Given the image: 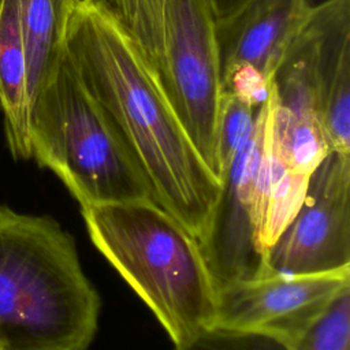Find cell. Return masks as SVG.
I'll return each instance as SVG.
<instances>
[{"instance_id": "6da1fadb", "label": "cell", "mask_w": 350, "mask_h": 350, "mask_svg": "<svg viewBox=\"0 0 350 350\" xmlns=\"http://www.w3.org/2000/svg\"><path fill=\"white\" fill-rule=\"evenodd\" d=\"M64 48L142 168L154 201L200 241L219 180L189 141L142 46L103 7L79 0Z\"/></svg>"}, {"instance_id": "7a4b0ae2", "label": "cell", "mask_w": 350, "mask_h": 350, "mask_svg": "<svg viewBox=\"0 0 350 350\" xmlns=\"http://www.w3.org/2000/svg\"><path fill=\"white\" fill-rule=\"evenodd\" d=\"M100 297L51 216L0 205V350H88Z\"/></svg>"}, {"instance_id": "3957f363", "label": "cell", "mask_w": 350, "mask_h": 350, "mask_svg": "<svg viewBox=\"0 0 350 350\" xmlns=\"http://www.w3.org/2000/svg\"><path fill=\"white\" fill-rule=\"evenodd\" d=\"M98 252L174 345L215 324L216 286L198 239L153 200L81 208Z\"/></svg>"}, {"instance_id": "277c9868", "label": "cell", "mask_w": 350, "mask_h": 350, "mask_svg": "<svg viewBox=\"0 0 350 350\" xmlns=\"http://www.w3.org/2000/svg\"><path fill=\"white\" fill-rule=\"evenodd\" d=\"M31 157L49 168L81 208L153 200L119 130L89 93L66 48L30 107Z\"/></svg>"}, {"instance_id": "5b68a950", "label": "cell", "mask_w": 350, "mask_h": 350, "mask_svg": "<svg viewBox=\"0 0 350 350\" xmlns=\"http://www.w3.org/2000/svg\"><path fill=\"white\" fill-rule=\"evenodd\" d=\"M159 75L189 141L217 178L216 130L223 88L215 16L206 0H165Z\"/></svg>"}, {"instance_id": "8992f818", "label": "cell", "mask_w": 350, "mask_h": 350, "mask_svg": "<svg viewBox=\"0 0 350 350\" xmlns=\"http://www.w3.org/2000/svg\"><path fill=\"white\" fill-rule=\"evenodd\" d=\"M350 267V154L329 152L310 174L294 219L265 254V275Z\"/></svg>"}, {"instance_id": "52a82bcc", "label": "cell", "mask_w": 350, "mask_h": 350, "mask_svg": "<svg viewBox=\"0 0 350 350\" xmlns=\"http://www.w3.org/2000/svg\"><path fill=\"white\" fill-rule=\"evenodd\" d=\"M269 100L257 109L250 139L219 176V191L200 246L216 290L265 275L258 239L257 178L265 148Z\"/></svg>"}, {"instance_id": "ba28073f", "label": "cell", "mask_w": 350, "mask_h": 350, "mask_svg": "<svg viewBox=\"0 0 350 350\" xmlns=\"http://www.w3.org/2000/svg\"><path fill=\"white\" fill-rule=\"evenodd\" d=\"M349 286L350 267L232 282L216 290L215 324L294 342Z\"/></svg>"}, {"instance_id": "9c48e42d", "label": "cell", "mask_w": 350, "mask_h": 350, "mask_svg": "<svg viewBox=\"0 0 350 350\" xmlns=\"http://www.w3.org/2000/svg\"><path fill=\"white\" fill-rule=\"evenodd\" d=\"M312 7L309 0H252L235 14L215 19L221 88L227 77L245 64L272 81Z\"/></svg>"}, {"instance_id": "30bf717a", "label": "cell", "mask_w": 350, "mask_h": 350, "mask_svg": "<svg viewBox=\"0 0 350 350\" xmlns=\"http://www.w3.org/2000/svg\"><path fill=\"white\" fill-rule=\"evenodd\" d=\"M0 107L12 157L31 159L30 96L18 0H0Z\"/></svg>"}, {"instance_id": "8fae6325", "label": "cell", "mask_w": 350, "mask_h": 350, "mask_svg": "<svg viewBox=\"0 0 350 350\" xmlns=\"http://www.w3.org/2000/svg\"><path fill=\"white\" fill-rule=\"evenodd\" d=\"M79 0H18L30 107L64 49L71 14Z\"/></svg>"}, {"instance_id": "7c38bea8", "label": "cell", "mask_w": 350, "mask_h": 350, "mask_svg": "<svg viewBox=\"0 0 350 350\" xmlns=\"http://www.w3.org/2000/svg\"><path fill=\"white\" fill-rule=\"evenodd\" d=\"M309 176L290 171L271 150L265 133L257 178L258 239L265 254L301 208Z\"/></svg>"}, {"instance_id": "4fadbf2b", "label": "cell", "mask_w": 350, "mask_h": 350, "mask_svg": "<svg viewBox=\"0 0 350 350\" xmlns=\"http://www.w3.org/2000/svg\"><path fill=\"white\" fill-rule=\"evenodd\" d=\"M267 141L273 154L290 170L310 175L329 153L321 124L314 116L293 113L269 100Z\"/></svg>"}, {"instance_id": "5bb4252c", "label": "cell", "mask_w": 350, "mask_h": 350, "mask_svg": "<svg viewBox=\"0 0 350 350\" xmlns=\"http://www.w3.org/2000/svg\"><path fill=\"white\" fill-rule=\"evenodd\" d=\"M109 12L142 46L157 71L164 51L165 0H92Z\"/></svg>"}, {"instance_id": "9a60e30c", "label": "cell", "mask_w": 350, "mask_h": 350, "mask_svg": "<svg viewBox=\"0 0 350 350\" xmlns=\"http://www.w3.org/2000/svg\"><path fill=\"white\" fill-rule=\"evenodd\" d=\"M257 109L252 108L234 94L223 92L216 130L217 178L250 139L256 126Z\"/></svg>"}, {"instance_id": "2e32d148", "label": "cell", "mask_w": 350, "mask_h": 350, "mask_svg": "<svg viewBox=\"0 0 350 350\" xmlns=\"http://www.w3.org/2000/svg\"><path fill=\"white\" fill-rule=\"evenodd\" d=\"M291 346L293 350H350V286Z\"/></svg>"}, {"instance_id": "e0dca14e", "label": "cell", "mask_w": 350, "mask_h": 350, "mask_svg": "<svg viewBox=\"0 0 350 350\" xmlns=\"http://www.w3.org/2000/svg\"><path fill=\"white\" fill-rule=\"evenodd\" d=\"M175 350H293V346L276 335L213 324L176 345Z\"/></svg>"}, {"instance_id": "ac0fdd59", "label": "cell", "mask_w": 350, "mask_h": 350, "mask_svg": "<svg viewBox=\"0 0 350 350\" xmlns=\"http://www.w3.org/2000/svg\"><path fill=\"white\" fill-rule=\"evenodd\" d=\"M223 92H228L257 109L268 101L272 93V81L267 79L253 66L237 67L223 82Z\"/></svg>"}, {"instance_id": "d6986e66", "label": "cell", "mask_w": 350, "mask_h": 350, "mask_svg": "<svg viewBox=\"0 0 350 350\" xmlns=\"http://www.w3.org/2000/svg\"><path fill=\"white\" fill-rule=\"evenodd\" d=\"M215 19H221L235 14L252 0H206Z\"/></svg>"}]
</instances>
